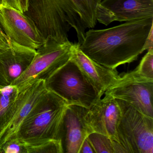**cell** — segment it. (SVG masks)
I'll list each match as a JSON object with an SVG mask.
<instances>
[{"mask_svg": "<svg viewBox=\"0 0 153 153\" xmlns=\"http://www.w3.org/2000/svg\"><path fill=\"white\" fill-rule=\"evenodd\" d=\"M74 44L71 42H57L48 39L36 50V53L27 69L11 85L20 89L38 80L46 81L66 64L71 57Z\"/></svg>", "mask_w": 153, "mask_h": 153, "instance_id": "5b68a950", "label": "cell"}, {"mask_svg": "<svg viewBox=\"0 0 153 153\" xmlns=\"http://www.w3.org/2000/svg\"><path fill=\"white\" fill-rule=\"evenodd\" d=\"M10 42L1 30H0V51L9 47Z\"/></svg>", "mask_w": 153, "mask_h": 153, "instance_id": "603a6c76", "label": "cell"}, {"mask_svg": "<svg viewBox=\"0 0 153 153\" xmlns=\"http://www.w3.org/2000/svg\"><path fill=\"white\" fill-rule=\"evenodd\" d=\"M10 42L9 47L0 51V85H12L27 69L36 53V50Z\"/></svg>", "mask_w": 153, "mask_h": 153, "instance_id": "4fadbf2b", "label": "cell"}, {"mask_svg": "<svg viewBox=\"0 0 153 153\" xmlns=\"http://www.w3.org/2000/svg\"><path fill=\"white\" fill-rule=\"evenodd\" d=\"M0 30H1V28H0Z\"/></svg>", "mask_w": 153, "mask_h": 153, "instance_id": "4316f807", "label": "cell"}, {"mask_svg": "<svg viewBox=\"0 0 153 153\" xmlns=\"http://www.w3.org/2000/svg\"><path fill=\"white\" fill-rule=\"evenodd\" d=\"M3 6L10 7L21 11L19 0H3Z\"/></svg>", "mask_w": 153, "mask_h": 153, "instance_id": "cb8c5ba5", "label": "cell"}, {"mask_svg": "<svg viewBox=\"0 0 153 153\" xmlns=\"http://www.w3.org/2000/svg\"><path fill=\"white\" fill-rule=\"evenodd\" d=\"M19 2L21 12L24 13L27 10L28 0H19Z\"/></svg>", "mask_w": 153, "mask_h": 153, "instance_id": "d4e9b609", "label": "cell"}, {"mask_svg": "<svg viewBox=\"0 0 153 153\" xmlns=\"http://www.w3.org/2000/svg\"><path fill=\"white\" fill-rule=\"evenodd\" d=\"M71 59L77 65L88 81L102 97L117 81L119 74L115 69L106 68L88 57L74 44Z\"/></svg>", "mask_w": 153, "mask_h": 153, "instance_id": "9a60e30c", "label": "cell"}, {"mask_svg": "<svg viewBox=\"0 0 153 153\" xmlns=\"http://www.w3.org/2000/svg\"><path fill=\"white\" fill-rule=\"evenodd\" d=\"M149 18H153V0H102L97 10V20L105 26Z\"/></svg>", "mask_w": 153, "mask_h": 153, "instance_id": "9c48e42d", "label": "cell"}, {"mask_svg": "<svg viewBox=\"0 0 153 153\" xmlns=\"http://www.w3.org/2000/svg\"><path fill=\"white\" fill-rule=\"evenodd\" d=\"M88 109L75 105L67 106L60 132L63 153H79L82 143L91 133L86 119Z\"/></svg>", "mask_w": 153, "mask_h": 153, "instance_id": "8fae6325", "label": "cell"}, {"mask_svg": "<svg viewBox=\"0 0 153 153\" xmlns=\"http://www.w3.org/2000/svg\"><path fill=\"white\" fill-rule=\"evenodd\" d=\"M151 49H153V26L151 27L148 35L146 38V41L142 49V53L146 50L148 51Z\"/></svg>", "mask_w": 153, "mask_h": 153, "instance_id": "44dd1931", "label": "cell"}, {"mask_svg": "<svg viewBox=\"0 0 153 153\" xmlns=\"http://www.w3.org/2000/svg\"><path fill=\"white\" fill-rule=\"evenodd\" d=\"M120 106L116 99L105 95L88 109L86 116L91 133L98 132L117 141V131L120 118Z\"/></svg>", "mask_w": 153, "mask_h": 153, "instance_id": "7c38bea8", "label": "cell"}, {"mask_svg": "<svg viewBox=\"0 0 153 153\" xmlns=\"http://www.w3.org/2000/svg\"><path fill=\"white\" fill-rule=\"evenodd\" d=\"M45 81L48 89L68 105L89 109L102 97L71 58Z\"/></svg>", "mask_w": 153, "mask_h": 153, "instance_id": "277c9868", "label": "cell"}, {"mask_svg": "<svg viewBox=\"0 0 153 153\" xmlns=\"http://www.w3.org/2000/svg\"><path fill=\"white\" fill-rule=\"evenodd\" d=\"M24 142L26 153H63L60 140H50L33 144Z\"/></svg>", "mask_w": 153, "mask_h": 153, "instance_id": "ac0fdd59", "label": "cell"}, {"mask_svg": "<svg viewBox=\"0 0 153 153\" xmlns=\"http://www.w3.org/2000/svg\"><path fill=\"white\" fill-rule=\"evenodd\" d=\"M79 153H96L92 145L87 137L81 145Z\"/></svg>", "mask_w": 153, "mask_h": 153, "instance_id": "7402d4cb", "label": "cell"}, {"mask_svg": "<svg viewBox=\"0 0 153 153\" xmlns=\"http://www.w3.org/2000/svg\"><path fill=\"white\" fill-rule=\"evenodd\" d=\"M68 105L64 99L48 90L22 123L17 137L32 144L60 140L61 127Z\"/></svg>", "mask_w": 153, "mask_h": 153, "instance_id": "7a4b0ae2", "label": "cell"}, {"mask_svg": "<svg viewBox=\"0 0 153 153\" xmlns=\"http://www.w3.org/2000/svg\"><path fill=\"white\" fill-rule=\"evenodd\" d=\"M0 153H26L25 143L18 137L10 140L3 145Z\"/></svg>", "mask_w": 153, "mask_h": 153, "instance_id": "ffe728a7", "label": "cell"}, {"mask_svg": "<svg viewBox=\"0 0 153 153\" xmlns=\"http://www.w3.org/2000/svg\"><path fill=\"white\" fill-rule=\"evenodd\" d=\"M24 14L31 19L46 41L68 42L71 26L58 0H28Z\"/></svg>", "mask_w": 153, "mask_h": 153, "instance_id": "8992f818", "label": "cell"}, {"mask_svg": "<svg viewBox=\"0 0 153 153\" xmlns=\"http://www.w3.org/2000/svg\"><path fill=\"white\" fill-rule=\"evenodd\" d=\"M102 0H58L67 17L68 23L77 34L80 45L86 29L93 28L97 23V7Z\"/></svg>", "mask_w": 153, "mask_h": 153, "instance_id": "5bb4252c", "label": "cell"}, {"mask_svg": "<svg viewBox=\"0 0 153 153\" xmlns=\"http://www.w3.org/2000/svg\"><path fill=\"white\" fill-rule=\"evenodd\" d=\"M116 100L121 112L117 141L122 153H153V118L127 102Z\"/></svg>", "mask_w": 153, "mask_h": 153, "instance_id": "3957f363", "label": "cell"}, {"mask_svg": "<svg viewBox=\"0 0 153 153\" xmlns=\"http://www.w3.org/2000/svg\"><path fill=\"white\" fill-rule=\"evenodd\" d=\"M104 94L127 102L141 113L153 118V79L140 76L135 70L119 75Z\"/></svg>", "mask_w": 153, "mask_h": 153, "instance_id": "52a82bcc", "label": "cell"}, {"mask_svg": "<svg viewBox=\"0 0 153 153\" xmlns=\"http://www.w3.org/2000/svg\"><path fill=\"white\" fill-rule=\"evenodd\" d=\"M49 90L44 80H36L19 89L14 114L0 133V150L6 142L17 137L24 120Z\"/></svg>", "mask_w": 153, "mask_h": 153, "instance_id": "30bf717a", "label": "cell"}, {"mask_svg": "<svg viewBox=\"0 0 153 153\" xmlns=\"http://www.w3.org/2000/svg\"><path fill=\"white\" fill-rule=\"evenodd\" d=\"M153 26V18L86 32L79 49L91 59L111 69L136 60Z\"/></svg>", "mask_w": 153, "mask_h": 153, "instance_id": "6da1fadb", "label": "cell"}, {"mask_svg": "<svg viewBox=\"0 0 153 153\" xmlns=\"http://www.w3.org/2000/svg\"><path fill=\"white\" fill-rule=\"evenodd\" d=\"M135 70L140 76L153 79V49L148 51Z\"/></svg>", "mask_w": 153, "mask_h": 153, "instance_id": "d6986e66", "label": "cell"}, {"mask_svg": "<svg viewBox=\"0 0 153 153\" xmlns=\"http://www.w3.org/2000/svg\"><path fill=\"white\" fill-rule=\"evenodd\" d=\"M96 153H120L117 142L106 135L93 132L87 137Z\"/></svg>", "mask_w": 153, "mask_h": 153, "instance_id": "e0dca14e", "label": "cell"}, {"mask_svg": "<svg viewBox=\"0 0 153 153\" xmlns=\"http://www.w3.org/2000/svg\"><path fill=\"white\" fill-rule=\"evenodd\" d=\"M19 93L15 85H0V133L14 114Z\"/></svg>", "mask_w": 153, "mask_h": 153, "instance_id": "2e32d148", "label": "cell"}, {"mask_svg": "<svg viewBox=\"0 0 153 153\" xmlns=\"http://www.w3.org/2000/svg\"><path fill=\"white\" fill-rule=\"evenodd\" d=\"M3 6V0H0V8Z\"/></svg>", "mask_w": 153, "mask_h": 153, "instance_id": "484cf974", "label": "cell"}, {"mask_svg": "<svg viewBox=\"0 0 153 153\" xmlns=\"http://www.w3.org/2000/svg\"><path fill=\"white\" fill-rule=\"evenodd\" d=\"M0 28L10 40L25 47L36 50L45 42L33 20L13 8H0Z\"/></svg>", "mask_w": 153, "mask_h": 153, "instance_id": "ba28073f", "label": "cell"}]
</instances>
